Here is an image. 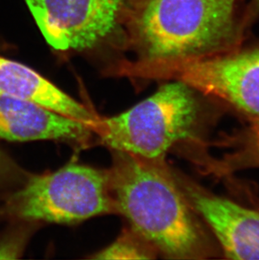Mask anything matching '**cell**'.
Instances as JSON below:
<instances>
[{"label": "cell", "instance_id": "cell-1", "mask_svg": "<svg viewBox=\"0 0 259 260\" xmlns=\"http://www.w3.org/2000/svg\"><path fill=\"white\" fill-rule=\"evenodd\" d=\"M246 0H128L123 25L138 59H190L244 43Z\"/></svg>", "mask_w": 259, "mask_h": 260}, {"label": "cell", "instance_id": "cell-2", "mask_svg": "<svg viewBox=\"0 0 259 260\" xmlns=\"http://www.w3.org/2000/svg\"><path fill=\"white\" fill-rule=\"evenodd\" d=\"M113 152V166L108 173L116 212L164 257L203 258V231L164 158Z\"/></svg>", "mask_w": 259, "mask_h": 260}, {"label": "cell", "instance_id": "cell-3", "mask_svg": "<svg viewBox=\"0 0 259 260\" xmlns=\"http://www.w3.org/2000/svg\"><path fill=\"white\" fill-rule=\"evenodd\" d=\"M198 117L196 91L174 80L122 113L99 117L90 130L112 151L158 159L190 138Z\"/></svg>", "mask_w": 259, "mask_h": 260}, {"label": "cell", "instance_id": "cell-4", "mask_svg": "<svg viewBox=\"0 0 259 260\" xmlns=\"http://www.w3.org/2000/svg\"><path fill=\"white\" fill-rule=\"evenodd\" d=\"M122 73L183 82L196 92L220 99L259 119V41L209 57L125 61Z\"/></svg>", "mask_w": 259, "mask_h": 260}, {"label": "cell", "instance_id": "cell-5", "mask_svg": "<svg viewBox=\"0 0 259 260\" xmlns=\"http://www.w3.org/2000/svg\"><path fill=\"white\" fill-rule=\"evenodd\" d=\"M8 206L24 220L59 224L117 213L108 171L77 164L29 178Z\"/></svg>", "mask_w": 259, "mask_h": 260}, {"label": "cell", "instance_id": "cell-6", "mask_svg": "<svg viewBox=\"0 0 259 260\" xmlns=\"http://www.w3.org/2000/svg\"><path fill=\"white\" fill-rule=\"evenodd\" d=\"M47 43L57 51L90 49L123 24L128 0H25Z\"/></svg>", "mask_w": 259, "mask_h": 260}, {"label": "cell", "instance_id": "cell-7", "mask_svg": "<svg viewBox=\"0 0 259 260\" xmlns=\"http://www.w3.org/2000/svg\"><path fill=\"white\" fill-rule=\"evenodd\" d=\"M180 188L193 211L210 226L228 258L259 259L258 212L224 198Z\"/></svg>", "mask_w": 259, "mask_h": 260}, {"label": "cell", "instance_id": "cell-8", "mask_svg": "<svg viewBox=\"0 0 259 260\" xmlns=\"http://www.w3.org/2000/svg\"><path fill=\"white\" fill-rule=\"evenodd\" d=\"M84 123L32 101L0 92V138L12 142L54 140L83 143L90 138Z\"/></svg>", "mask_w": 259, "mask_h": 260}, {"label": "cell", "instance_id": "cell-9", "mask_svg": "<svg viewBox=\"0 0 259 260\" xmlns=\"http://www.w3.org/2000/svg\"><path fill=\"white\" fill-rule=\"evenodd\" d=\"M157 252L152 244L133 229L123 232L110 245L93 256L96 259H152Z\"/></svg>", "mask_w": 259, "mask_h": 260}, {"label": "cell", "instance_id": "cell-10", "mask_svg": "<svg viewBox=\"0 0 259 260\" xmlns=\"http://www.w3.org/2000/svg\"><path fill=\"white\" fill-rule=\"evenodd\" d=\"M259 18V0H246L244 10V21L246 27L251 26Z\"/></svg>", "mask_w": 259, "mask_h": 260}, {"label": "cell", "instance_id": "cell-11", "mask_svg": "<svg viewBox=\"0 0 259 260\" xmlns=\"http://www.w3.org/2000/svg\"><path fill=\"white\" fill-rule=\"evenodd\" d=\"M252 141H253L255 149L257 150L259 154V119L256 120L252 129Z\"/></svg>", "mask_w": 259, "mask_h": 260}, {"label": "cell", "instance_id": "cell-12", "mask_svg": "<svg viewBox=\"0 0 259 260\" xmlns=\"http://www.w3.org/2000/svg\"><path fill=\"white\" fill-rule=\"evenodd\" d=\"M1 165H2V156H1V153H0V168H1Z\"/></svg>", "mask_w": 259, "mask_h": 260}]
</instances>
